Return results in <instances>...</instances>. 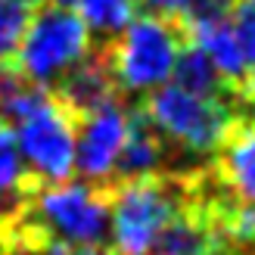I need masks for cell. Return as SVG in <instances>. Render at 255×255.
<instances>
[{"label": "cell", "instance_id": "1", "mask_svg": "<svg viewBox=\"0 0 255 255\" xmlns=\"http://www.w3.org/2000/svg\"><path fill=\"white\" fill-rule=\"evenodd\" d=\"M202 168V165H199ZM156 171L131 181H112L109 212H112V246L119 255H146L162 224L187 199L196 171Z\"/></svg>", "mask_w": 255, "mask_h": 255}, {"label": "cell", "instance_id": "2", "mask_svg": "<svg viewBox=\"0 0 255 255\" xmlns=\"http://www.w3.org/2000/svg\"><path fill=\"white\" fill-rule=\"evenodd\" d=\"M140 106L156 122L165 140L177 149V156L193 162L212 159L224 143L234 119L240 116L237 103L215 97H199L181 84H159L140 97Z\"/></svg>", "mask_w": 255, "mask_h": 255}, {"label": "cell", "instance_id": "3", "mask_svg": "<svg viewBox=\"0 0 255 255\" xmlns=\"http://www.w3.org/2000/svg\"><path fill=\"white\" fill-rule=\"evenodd\" d=\"M190 44L184 19L168 16H137L131 25L109 41V62L125 97H143L174 72L181 50Z\"/></svg>", "mask_w": 255, "mask_h": 255}, {"label": "cell", "instance_id": "4", "mask_svg": "<svg viewBox=\"0 0 255 255\" xmlns=\"http://www.w3.org/2000/svg\"><path fill=\"white\" fill-rule=\"evenodd\" d=\"M91 47L94 34L78 12L59 3H44L41 9L31 12L16 56L0 69H9L50 91L75 62L87 56Z\"/></svg>", "mask_w": 255, "mask_h": 255}, {"label": "cell", "instance_id": "5", "mask_svg": "<svg viewBox=\"0 0 255 255\" xmlns=\"http://www.w3.org/2000/svg\"><path fill=\"white\" fill-rule=\"evenodd\" d=\"M28 218L53 240L75 246H106L109 231V187L91 181L41 184L25 199Z\"/></svg>", "mask_w": 255, "mask_h": 255}, {"label": "cell", "instance_id": "6", "mask_svg": "<svg viewBox=\"0 0 255 255\" xmlns=\"http://www.w3.org/2000/svg\"><path fill=\"white\" fill-rule=\"evenodd\" d=\"M75 116L47 91L28 116L16 125V143L25 165L44 184L69 181L75 171Z\"/></svg>", "mask_w": 255, "mask_h": 255}, {"label": "cell", "instance_id": "7", "mask_svg": "<svg viewBox=\"0 0 255 255\" xmlns=\"http://www.w3.org/2000/svg\"><path fill=\"white\" fill-rule=\"evenodd\" d=\"M128 106L131 100L119 97L112 103L94 109L78 122V140H75V168L91 184H109L116 171L119 152L128 137Z\"/></svg>", "mask_w": 255, "mask_h": 255}, {"label": "cell", "instance_id": "8", "mask_svg": "<svg viewBox=\"0 0 255 255\" xmlns=\"http://www.w3.org/2000/svg\"><path fill=\"white\" fill-rule=\"evenodd\" d=\"M50 94L72 112L75 122H81L84 116H91L94 109L112 103V100L125 97L116 81V72H112V62H109V41H94L87 56L81 62H75L50 87Z\"/></svg>", "mask_w": 255, "mask_h": 255}, {"label": "cell", "instance_id": "9", "mask_svg": "<svg viewBox=\"0 0 255 255\" xmlns=\"http://www.w3.org/2000/svg\"><path fill=\"white\" fill-rule=\"evenodd\" d=\"M212 171L234 199L255 202V119L240 112L224 143L212 156Z\"/></svg>", "mask_w": 255, "mask_h": 255}, {"label": "cell", "instance_id": "10", "mask_svg": "<svg viewBox=\"0 0 255 255\" xmlns=\"http://www.w3.org/2000/svg\"><path fill=\"white\" fill-rule=\"evenodd\" d=\"M190 41L199 44L209 53V59L215 62V69L221 72L224 84L231 87L234 100L240 103L246 94V87L252 84V69L246 62V53L237 41V31L231 19H218V22H187ZM243 109V106H240Z\"/></svg>", "mask_w": 255, "mask_h": 255}, {"label": "cell", "instance_id": "11", "mask_svg": "<svg viewBox=\"0 0 255 255\" xmlns=\"http://www.w3.org/2000/svg\"><path fill=\"white\" fill-rule=\"evenodd\" d=\"M174 81L181 87H187V91L199 94V97H215V100L237 103L231 87H227L224 78H221V72L215 69V62L209 59V53L199 44H193V41L181 50V56H177V62H174Z\"/></svg>", "mask_w": 255, "mask_h": 255}, {"label": "cell", "instance_id": "12", "mask_svg": "<svg viewBox=\"0 0 255 255\" xmlns=\"http://www.w3.org/2000/svg\"><path fill=\"white\" fill-rule=\"evenodd\" d=\"M137 9V0H78V16L91 28L94 41H116L131 25Z\"/></svg>", "mask_w": 255, "mask_h": 255}, {"label": "cell", "instance_id": "13", "mask_svg": "<svg viewBox=\"0 0 255 255\" xmlns=\"http://www.w3.org/2000/svg\"><path fill=\"white\" fill-rule=\"evenodd\" d=\"M31 9L16 3V0H0V66L16 56V50L25 37V28H28Z\"/></svg>", "mask_w": 255, "mask_h": 255}, {"label": "cell", "instance_id": "14", "mask_svg": "<svg viewBox=\"0 0 255 255\" xmlns=\"http://www.w3.org/2000/svg\"><path fill=\"white\" fill-rule=\"evenodd\" d=\"M231 25L237 31V41L243 47L252 78H255V0H237V6L231 12Z\"/></svg>", "mask_w": 255, "mask_h": 255}, {"label": "cell", "instance_id": "15", "mask_svg": "<svg viewBox=\"0 0 255 255\" xmlns=\"http://www.w3.org/2000/svg\"><path fill=\"white\" fill-rule=\"evenodd\" d=\"M237 6V0H193L187 9L184 22H218L231 19V12Z\"/></svg>", "mask_w": 255, "mask_h": 255}, {"label": "cell", "instance_id": "16", "mask_svg": "<svg viewBox=\"0 0 255 255\" xmlns=\"http://www.w3.org/2000/svg\"><path fill=\"white\" fill-rule=\"evenodd\" d=\"M140 9L152 12V16H168V19H184L193 0H137Z\"/></svg>", "mask_w": 255, "mask_h": 255}, {"label": "cell", "instance_id": "17", "mask_svg": "<svg viewBox=\"0 0 255 255\" xmlns=\"http://www.w3.org/2000/svg\"><path fill=\"white\" fill-rule=\"evenodd\" d=\"M240 106H243L246 116L255 119V78H252V84L246 87V94H243V100H240Z\"/></svg>", "mask_w": 255, "mask_h": 255}, {"label": "cell", "instance_id": "18", "mask_svg": "<svg viewBox=\"0 0 255 255\" xmlns=\"http://www.w3.org/2000/svg\"><path fill=\"white\" fill-rule=\"evenodd\" d=\"M69 255H116V249H106V246H75Z\"/></svg>", "mask_w": 255, "mask_h": 255}, {"label": "cell", "instance_id": "19", "mask_svg": "<svg viewBox=\"0 0 255 255\" xmlns=\"http://www.w3.org/2000/svg\"><path fill=\"white\" fill-rule=\"evenodd\" d=\"M16 3H22V6H28V9L34 12V9H41V6L47 3V0H16Z\"/></svg>", "mask_w": 255, "mask_h": 255}, {"label": "cell", "instance_id": "20", "mask_svg": "<svg viewBox=\"0 0 255 255\" xmlns=\"http://www.w3.org/2000/svg\"><path fill=\"white\" fill-rule=\"evenodd\" d=\"M53 3H59V6H75L78 0H53Z\"/></svg>", "mask_w": 255, "mask_h": 255}, {"label": "cell", "instance_id": "21", "mask_svg": "<svg viewBox=\"0 0 255 255\" xmlns=\"http://www.w3.org/2000/svg\"><path fill=\"white\" fill-rule=\"evenodd\" d=\"M116 255H119V252H116Z\"/></svg>", "mask_w": 255, "mask_h": 255}]
</instances>
